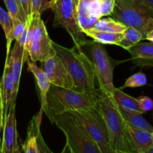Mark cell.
<instances>
[{"label": "cell", "mask_w": 153, "mask_h": 153, "mask_svg": "<svg viewBox=\"0 0 153 153\" xmlns=\"http://www.w3.org/2000/svg\"><path fill=\"white\" fill-rule=\"evenodd\" d=\"M126 28V26L118 21H116L113 18L108 17L105 19H100L93 28L99 31H108V32L123 33L125 31Z\"/></svg>", "instance_id": "603a6c76"}, {"label": "cell", "mask_w": 153, "mask_h": 153, "mask_svg": "<svg viewBox=\"0 0 153 153\" xmlns=\"http://www.w3.org/2000/svg\"><path fill=\"white\" fill-rule=\"evenodd\" d=\"M52 123L62 131L73 153H102L96 142L90 137L72 113L55 116Z\"/></svg>", "instance_id": "8992f818"}, {"label": "cell", "mask_w": 153, "mask_h": 153, "mask_svg": "<svg viewBox=\"0 0 153 153\" xmlns=\"http://www.w3.org/2000/svg\"><path fill=\"white\" fill-rule=\"evenodd\" d=\"M81 50L92 63L101 94L111 95L116 88L114 85V70L121 61L111 58L103 44L94 40H87L81 46Z\"/></svg>", "instance_id": "277c9868"}, {"label": "cell", "mask_w": 153, "mask_h": 153, "mask_svg": "<svg viewBox=\"0 0 153 153\" xmlns=\"http://www.w3.org/2000/svg\"><path fill=\"white\" fill-rule=\"evenodd\" d=\"M146 84H147L146 76L142 72H139L128 77L126 81L125 84L119 89L123 90L126 88H139V87L144 86Z\"/></svg>", "instance_id": "d4e9b609"}, {"label": "cell", "mask_w": 153, "mask_h": 153, "mask_svg": "<svg viewBox=\"0 0 153 153\" xmlns=\"http://www.w3.org/2000/svg\"><path fill=\"white\" fill-rule=\"evenodd\" d=\"M1 139V153H13L18 144V134L16 130V104L9 110L4 117Z\"/></svg>", "instance_id": "7c38bea8"}, {"label": "cell", "mask_w": 153, "mask_h": 153, "mask_svg": "<svg viewBox=\"0 0 153 153\" xmlns=\"http://www.w3.org/2000/svg\"><path fill=\"white\" fill-rule=\"evenodd\" d=\"M133 146L137 153H141L153 146V132L135 128L126 123Z\"/></svg>", "instance_id": "e0dca14e"}, {"label": "cell", "mask_w": 153, "mask_h": 153, "mask_svg": "<svg viewBox=\"0 0 153 153\" xmlns=\"http://www.w3.org/2000/svg\"><path fill=\"white\" fill-rule=\"evenodd\" d=\"M111 18L126 27H132L142 33L145 40L153 29V10L140 0H115Z\"/></svg>", "instance_id": "5b68a950"}, {"label": "cell", "mask_w": 153, "mask_h": 153, "mask_svg": "<svg viewBox=\"0 0 153 153\" xmlns=\"http://www.w3.org/2000/svg\"><path fill=\"white\" fill-rule=\"evenodd\" d=\"M114 6L115 0H77L76 15L82 31L91 29L102 17L111 16Z\"/></svg>", "instance_id": "ba28073f"}, {"label": "cell", "mask_w": 153, "mask_h": 153, "mask_svg": "<svg viewBox=\"0 0 153 153\" xmlns=\"http://www.w3.org/2000/svg\"><path fill=\"white\" fill-rule=\"evenodd\" d=\"M152 134H153V133H152Z\"/></svg>", "instance_id": "ab89813d"}, {"label": "cell", "mask_w": 153, "mask_h": 153, "mask_svg": "<svg viewBox=\"0 0 153 153\" xmlns=\"http://www.w3.org/2000/svg\"><path fill=\"white\" fill-rule=\"evenodd\" d=\"M43 111L40 109V112L34 116L29 123L26 134V138L22 144L24 153H39L37 141V130L40 128L41 117Z\"/></svg>", "instance_id": "ac0fdd59"}, {"label": "cell", "mask_w": 153, "mask_h": 153, "mask_svg": "<svg viewBox=\"0 0 153 153\" xmlns=\"http://www.w3.org/2000/svg\"><path fill=\"white\" fill-rule=\"evenodd\" d=\"M34 27L29 47V59L34 62L46 61L55 55L52 46V40L49 37L47 29L41 16L33 17Z\"/></svg>", "instance_id": "30bf717a"}, {"label": "cell", "mask_w": 153, "mask_h": 153, "mask_svg": "<svg viewBox=\"0 0 153 153\" xmlns=\"http://www.w3.org/2000/svg\"><path fill=\"white\" fill-rule=\"evenodd\" d=\"M0 25L2 27V29L5 34L6 41L7 42L10 39V34L13 30V22L8 12L4 10L1 6H0Z\"/></svg>", "instance_id": "cb8c5ba5"}, {"label": "cell", "mask_w": 153, "mask_h": 153, "mask_svg": "<svg viewBox=\"0 0 153 153\" xmlns=\"http://www.w3.org/2000/svg\"><path fill=\"white\" fill-rule=\"evenodd\" d=\"M0 88L4 109V117H5L10 108L16 104L17 97V92L15 90L13 72L10 64L6 60L2 78L0 80Z\"/></svg>", "instance_id": "4fadbf2b"}, {"label": "cell", "mask_w": 153, "mask_h": 153, "mask_svg": "<svg viewBox=\"0 0 153 153\" xmlns=\"http://www.w3.org/2000/svg\"><path fill=\"white\" fill-rule=\"evenodd\" d=\"M85 35L94 39V41H97L102 44H117L118 42L121 40L123 33L108 32V31H99V30L91 29L87 30L85 32Z\"/></svg>", "instance_id": "ffe728a7"}, {"label": "cell", "mask_w": 153, "mask_h": 153, "mask_svg": "<svg viewBox=\"0 0 153 153\" xmlns=\"http://www.w3.org/2000/svg\"><path fill=\"white\" fill-rule=\"evenodd\" d=\"M101 96L100 91L87 93L51 85L46 96L44 112L52 123L58 115L95 108Z\"/></svg>", "instance_id": "6da1fadb"}, {"label": "cell", "mask_w": 153, "mask_h": 153, "mask_svg": "<svg viewBox=\"0 0 153 153\" xmlns=\"http://www.w3.org/2000/svg\"><path fill=\"white\" fill-rule=\"evenodd\" d=\"M145 40H149L151 43H153V29L147 33V34L146 35V37H145Z\"/></svg>", "instance_id": "e575fe53"}, {"label": "cell", "mask_w": 153, "mask_h": 153, "mask_svg": "<svg viewBox=\"0 0 153 153\" xmlns=\"http://www.w3.org/2000/svg\"><path fill=\"white\" fill-rule=\"evenodd\" d=\"M77 0H51L50 9L54 13V27H61L68 32L74 46L81 50L87 40L85 34L79 27L76 15Z\"/></svg>", "instance_id": "52a82bcc"}, {"label": "cell", "mask_w": 153, "mask_h": 153, "mask_svg": "<svg viewBox=\"0 0 153 153\" xmlns=\"http://www.w3.org/2000/svg\"><path fill=\"white\" fill-rule=\"evenodd\" d=\"M141 153H153V146H152L151 148H149V149H147V150L144 151V152H143Z\"/></svg>", "instance_id": "8d00e7d4"}, {"label": "cell", "mask_w": 153, "mask_h": 153, "mask_svg": "<svg viewBox=\"0 0 153 153\" xmlns=\"http://www.w3.org/2000/svg\"><path fill=\"white\" fill-rule=\"evenodd\" d=\"M137 101L140 109L144 113L152 111L153 109V100L149 97H146V96H141V97L137 98Z\"/></svg>", "instance_id": "f1b7e54d"}, {"label": "cell", "mask_w": 153, "mask_h": 153, "mask_svg": "<svg viewBox=\"0 0 153 153\" xmlns=\"http://www.w3.org/2000/svg\"><path fill=\"white\" fill-rule=\"evenodd\" d=\"M111 97L117 106L120 110L130 112V113L140 114L144 113L140 109L137 99L130 97L129 95L123 92L122 90L119 88H115Z\"/></svg>", "instance_id": "d6986e66"}, {"label": "cell", "mask_w": 153, "mask_h": 153, "mask_svg": "<svg viewBox=\"0 0 153 153\" xmlns=\"http://www.w3.org/2000/svg\"><path fill=\"white\" fill-rule=\"evenodd\" d=\"M40 63V68L47 76L51 85L74 89V82L71 76L56 55Z\"/></svg>", "instance_id": "8fae6325"}, {"label": "cell", "mask_w": 153, "mask_h": 153, "mask_svg": "<svg viewBox=\"0 0 153 153\" xmlns=\"http://www.w3.org/2000/svg\"><path fill=\"white\" fill-rule=\"evenodd\" d=\"M13 153H21L19 146H18L17 147H16V149H15V150H14V152H13Z\"/></svg>", "instance_id": "74e56055"}, {"label": "cell", "mask_w": 153, "mask_h": 153, "mask_svg": "<svg viewBox=\"0 0 153 153\" xmlns=\"http://www.w3.org/2000/svg\"><path fill=\"white\" fill-rule=\"evenodd\" d=\"M100 151H101L102 153H126V152H122V151L115 150V149H112L111 146H108V147L104 148V149H101Z\"/></svg>", "instance_id": "d6a6232c"}, {"label": "cell", "mask_w": 153, "mask_h": 153, "mask_svg": "<svg viewBox=\"0 0 153 153\" xmlns=\"http://www.w3.org/2000/svg\"><path fill=\"white\" fill-rule=\"evenodd\" d=\"M72 114L90 137L96 142L100 150L111 146L105 122L97 106L88 110L72 112Z\"/></svg>", "instance_id": "9c48e42d"}, {"label": "cell", "mask_w": 153, "mask_h": 153, "mask_svg": "<svg viewBox=\"0 0 153 153\" xmlns=\"http://www.w3.org/2000/svg\"><path fill=\"white\" fill-rule=\"evenodd\" d=\"M144 40L142 33L139 30L132 27H126L123 32L121 40L117 43V46L128 50L132 46Z\"/></svg>", "instance_id": "44dd1931"}, {"label": "cell", "mask_w": 153, "mask_h": 153, "mask_svg": "<svg viewBox=\"0 0 153 153\" xmlns=\"http://www.w3.org/2000/svg\"><path fill=\"white\" fill-rule=\"evenodd\" d=\"M60 153H73V152H72L71 149H70V147L69 146V145L66 143V144L64 145V148H63L62 151H61Z\"/></svg>", "instance_id": "d590c367"}, {"label": "cell", "mask_w": 153, "mask_h": 153, "mask_svg": "<svg viewBox=\"0 0 153 153\" xmlns=\"http://www.w3.org/2000/svg\"><path fill=\"white\" fill-rule=\"evenodd\" d=\"M31 6L32 18L41 16L43 11L50 9L49 1L48 0H31Z\"/></svg>", "instance_id": "83f0119b"}, {"label": "cell", "mask_w": 153, "mask_h": 153, "mask_svg": "<svg viewBox=\"0 0 153 153\" xmlns=\"http://www.w3.org/2000/svg\"><path fill=\"white\" fill-rule=\"evenodd\" d=\"M97 107L105 122L112 149L126 153H137L127 130L126 123L111 95L102 94Z\"/></svg>", "instance_id": "3957f363"}, {"label": "cell", "mask_w": 153, "mask_h": 153, "mask_svg": "<svg viewBox=\"0 0 153 153\" xmlns=\"http://www.w3.org/2000/svg\"><path fill=\"white\" fill-rule=\"evenodd\" d=\"M119 110L125 122L128 125L140 128V129L146 130L149 132H153V126L143 118L142 114L137 113H130V112L120 110V108Z\"/></svg>", "instance_id": "7402d4cb"}, {"label": "cell", "mask_w": 153, "mask_h": 153, "mask_svg": "<svg viewBox=\"0 0 153 153\" xmlns=\"http://www.w3.org/2000/svg\"><path fill=\"white\" fill-rule=\"evenodd\" d=\"M13 27L12 32L10 34V39L7 42V55H8L10 51V46L13 42V40H16V38L20 36V34L23 32L24 29L26 27L27 22H24L22 21L19 20V19H13Z\"/></svg>", "instance_id": "4316f807"}, {"label": "cell", "mask_w": 153, "mask_h": 153, "mask_svg": "<svg viewBox=\"0 0 153 153\" xmlns=\"http://www.w3.org/2000/svg\"><path fill=\"white\" fill-rule=\"evenodd\" d=\"M26 63L28 66V70L32 73L36 80L39 97H40V105H41L40 109L44 112L46 108V96L51 86V83L44 72L41 70L40 67H37L36 62L31 61L28 58Z\"/></svg>", "instance_id": "5bb4252c"}, {"label": "cell", "mask_w": 153, "mask_h": 153, "mask_svg": "<svg viewBox=\"0 0 153 153\" xmlns=\"http://www.w3.org/2000/svg\"><path fill=\"white\" fill-rule=\"evenodd\" d=\"M4 109H3V103L2 100H1V88H0V134L3 130V126H4Z\"/></svg>", "instance_id": "1f68e13d"}, {"label": "cell", "mask_w": 153, "mask_h": 153, "mask_svg": "<svg viewBox=\"0 0 153 153\" xmlns=\"http://www.w3.org/2000/svg\"><path fill=\"white\" fill-rule=\"evenodd\" d=\"M19 4L20 10L22 11V14L24 15L26 19H32L31 16V0H16Z\"/></svg>", "instance_id": "f546056e"}, {"label": "cell", "mask_w": 153, "mask_h": 153, "mask_svg": "<svg viewBox=\"0 0 153 153\" xmlns=\"http://www.w3.org/2000/svg\"><path fill=\"white\" fill-rule=\"evenodd\" d=\"M142 3L153 10V0H140Z\"/></svg>", "instance_id": "836d02e7"}, {"label": "cell", "mask_w": 153, "mask_h": 153, "mask_svg": "<svg viewBox=\"0 0 153 153\" xmlns=\"http://www.w3.org/2000/svg\"><path fill=\"white\" fill-rule=\"evenodd\" d=\"M128 51L136 66L153 67V43L139 42Z\"/></svg>", "instance_id": "9a60e30c"}, {"label": "cell", "mask_w": 153, "mask_h": 153, "mask_svg": "<svg viewBox=\"0 0 153 153\" xmlns=\"http://www.w3.org/2000/svg\"><path fill=\"white\" fill-rule=\"evenodd\" d=\"M55 54L66 67L74 82V89L87 93L99 91L96 88V75L89 58L73 46L68 49L52 41Z\"/></svg>", "instance_id": "7a4b0ae2"}, {"label": "cell", "mask_w": 153, "mask_h": 153, "mask_svg": "<svg viewBox=\"0 0 153 153\" xmlns=\"http://www.w3.org/2000/svg\"><path fill=\"white\" fill-rule=\"evenodd\" d=\"M37 146H38V152L39 153H54L49 148L47 144L45 142L43 136H42L40 128L37 130Z\"/></svg>", "instance_id": "4dcf8cb0"}, {"label": "cell", "mask_w": 153, "mask_h": 153, "mask_svg": "<svg viewBox=\"0 0 153 153\" xmlns=\"http://www.w3.org/2000/svg\"><path fill=\"white\" fill-rule=\"evenodd\" d=\"M7 7V12L13 19H19L24 22H27L26 18L22 14L19 4L16 0H3Z\"/></svg>", "instance_id": "484cf974"}, {"label": "cell", "mask_w": 153, "mask_h": 153, "mask_svg": "<svg viewBox=\"0 0 153 153\" xmlns=\"http://www.w3.org/2000/svg\"><path fill=\"white\" fill-rule=\"evenodd\" d=\"M0 153H1V140L0 138Z\"/></svg>", "instance_id": "f35d334b"}, {"label": "cell", "mask_w": 153, "mask_h": 153, "mask_svg": "<svg viewBox=\"0 0 153 153\" xmlns=\"http://www.w3.org/2000/svg\"><path fill=\"white\" fill-rule=\"evenodd\" d=\"M24 49L18 42L15 41L13 48L10 49V52L6 57V61L9 63L13 72L14 79L15 90L18 93L19 82H20L21 73L24 64Z\"/></svg>", "instance_id": "2e32d148"}]
</instances>
